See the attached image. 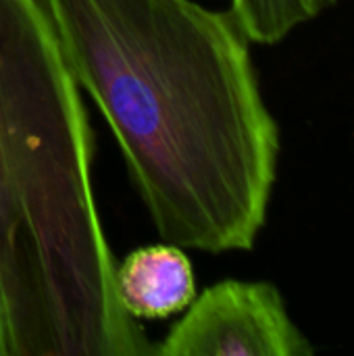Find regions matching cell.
Instances as JSON below:
<instances>
[{"mask_svg": "<svg viewBox=\"0 0 354 356\" xmlns=\"http://www.w3.org/2000/svg\"><path fill=\"white\" fill-rule=\"evenodd\" d=\"M42 6L159 236L211 254L250 250L267 219L280 127L234 15L194 0Z\"/></svg>", "mask_w": 354, "mask_h": 356, "instance_id": "obj_1", "label": "cell"}, {"mask_svg": "<svg viewBox=\"0 0 354 356\" xmlns=\"http://www.w3.org/2000/svg\"><path fill=\"white\" fill-rule=\"evenodd\" d=\"M94 134L42 0H0V305L8 356H148L115 290Z\"/></svg>", "mask_w": 354, "mask_h": 356, "instance_id": "obj_2", "label": "cell"}, {"mask_svg": "<svg viewBox=\"0 0 354 356\" xmlns=\"http://www.w3.org/2000/svg\"><path fill=\"white\" fill-rule=\"evenodd\" d=\"M161 356H313L269 282L225 280L196 296L154 346Z\"/></svg>", "mask_w": 354, "mask_h": 356, "instance_id": "obj_3", "label": "cell"}, {"mask_svg": "<svg viewBox=\"0 0 354 356\" xmlns=\"http://www.w3.org/2000/svg\"><path fill=\"white\" fill-rule=\"evenodd\" d=\"M115 290L131 319H167L196 298L194 267L177 244L142 246L117 265Z\"/></svg>", "mask_w": 354, "mask_h": 356, "instance_id": "obj_4", "label": "cell"}, {"mask_svg": "<svg viewBox=\"0 0 354 356\" xmlns=\"http://www.w3.org/2000/svg\"><path fill=\"white\" fill-rule=\"evenodd\" d=\"M336 0H232L230 13L255 44H277Z\"/></svg>", "mask_w": 354, "mask_h": 356, "instance_id": "obj_5", "label": "cell"}, {"mask_svg": "<svg viewBox=\"0 0 354 356\" xmlns=\"http://www.w3.org/2000/svg\"><path fill=\"white\" fill-rule=\"evenodd\" d=\"M0 356H8V342H6V323H4V313L0 305Z\"/></svg>", "mask_w": 354, "mask_h": 356, "instance_id": "obj_6", "label": "cell"}]
</instances>
